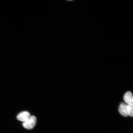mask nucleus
<instances>
[{
    "mask_svg": "<svg viewBox=\"0 0 133 133\" xmlns=\"http://www.w3.org/2000/svg\"><path fill=\"white\" fill-rule=\"evenodd\" d=\"M36 122V118L35 116H31L27 121L23 123V125L25 128L28 129H32L35 126Z\"/></svg>",
    "mask_w": 133,
    "mask_h": 133,
    "instance_id": "f257e3e1",
    "label": "nucleus"
},
{
    "mask_svg": "<svg viewBox=\"0 0 133 133\" xmlns=\"http://www.w3.org/2000/svg\"><path fill=\"white\" fill-rule=\"evenodd\" d=\"M31 116L30 114L27 111H24L20 113L17 116L18 120L22 121L23 123L27 121Z\"/></svg>",
    "mask_w": 133,
    "mask_h": 133,
    "instance_id": "f03ea898",
    "label": "nucleus"
},
{
    "mask_svg": "<svg viewBox=\"0 0 133 133\" xmlns=\"http://www.w3.org/2000/svg\"><path fill=\"white\" fill-rule=\"evenodd\" d=\"M124 99L128 105L133 106V97L132 92L128 91L124 95Z\"/></svg>",
    "mask_w": 133,
    "mask_h": 133,
    "instance_id": "7ed1b4c3",
    "label": "nucleus"
},
{
    "mask_svg": "<svg viewBox=\"0 0 133 133\" xmlns=\"http://www.w3.org/2000/svg\"><path fill=\"white\" fill-rule=\"evenodd\" d=\"M128 105L124 103H122L119 106V111L120 114L123 116H128L127 112Z\"/></svg>",
    "mask_w": 133,
    "mask_h": 133,
    "instance_id": "20e7f679",
    "label": "nucleus"
},
{
    "mask_svg": "<svg viewBox=\"0 0 133 133\" xmlns=\"http://www.w3.org/2000/svg\"><path fill=\"white\" fill-rule=\"evenodd\" d=\"M133 106L127 105V112L128 116L132 117L133 116Z\"/></svg>",
    "mask_w": 133,
    "mask_h": 133,
    "instance_id": "39448f33",
    "label": "nucleus"
}]
</instances>
